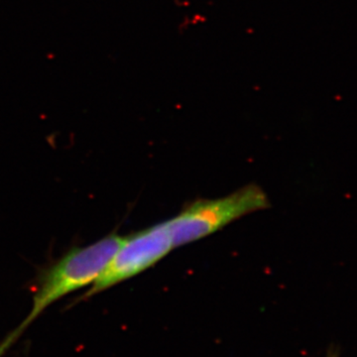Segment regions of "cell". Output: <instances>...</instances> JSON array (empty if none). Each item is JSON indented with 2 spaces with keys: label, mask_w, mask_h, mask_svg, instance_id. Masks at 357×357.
Segmentation results:
<instances>
[{
  "label": "cell",
  "mask_w": 357,
  "mask_h": 357,
  "mask_svg": "<svg viewBox=\"0 0 357 357\" xmlns=\"http://www.w3.org/2000/svg\"><path fill=\"white\" fill-rule=\"evenodd\" d=\"M124 236L110 234L100 241L70 248L62 257L44 268L36 277L33 306L27 318L0 344V357L18 340L46 307L68 294L91 286L102 273Z\"/></svg>",
  "instance_id": "obj_1"
},
{
  "label": "cell",
  "mask_w": 357,
  "mask_h": 357,
  "mask_svg": "<svg viewBox=\"0 0 357 357\" xmlns=\"http://www.w3.org/2000/svg\"><path fill=\"white\" fill-rule=\"evenodd\" d=\"M269 208L266 192L255 184L244 185L222 198L197 199L167 220L174 248L195 243L249 213Z\"/></svg>",
  "instance_id": "obj_2"
},
{
  "label": "cell",
  "mask_w": 357,
  "mask_h": 357,
  "mask_svg": "<svg viewBox=\"0 0 357 357\" xmlns=\"http://www.w3.org/2000/svg\"><path fill=\"white\" fill-rule=\"evenodd\" d=\"M173 249L172 237L167 220L124 236L121 245L107 266L82 299H86L137 276L163 259Z\"/></svg>",
  "instance_id": "obj_3"
},
{
  "label": "cell",
  "mask_w": 357,
  "mask_h": 357,
  "mask_svg": "<svg viewBox=\"0 0 357 357\" xmlns=\"http://www.w3.org/2000/svg\"><path fill=\"white\" fill-rule=\"evenodd\" d=\"M328 357H337V356H335V354H332V356H330Z\"/></svg>",
  "instance_id": "obj_4"
}]
</instances>
